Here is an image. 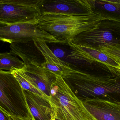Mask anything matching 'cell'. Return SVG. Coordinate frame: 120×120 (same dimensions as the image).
<instances>
[{
  "label": "cell",
  "mask_w": 120,
  "mask_h": 120,
  "mask_svg": "<svg viewBox=\"0 0 120 120\" xmlns=\"http://www.w3.org/2000/svg\"><path fill=\"white\" fill-rule=\"evenodd\" d=\"M44 0H0V23L7 24L32 22L41 15Z\"/></svg>",
  "instance_id": "obj_5"
},
{
  "label": "cell",
  "mask_w": 120,
  "mask_h": 120,
  "mask_svg": "<svg viewBox=\"0 0 120 120\" xmlns=\"http://www.w3.org/2000/svg\"><path fill=\"white\" fill-rule=\"evenodd\" d=\"M49 103L58 120H96L61 75H56Z\"/></svg>",
  "instance_id": "obj_3"
},
{
  "label": "cell",
  "mask_w": 120,
  "mask_h": 120,
  "mask_svg": "<svg viewBox=\"0 0 120 120\" xmlns=\"http://www.w3.org/2000/svg\"><path fill=\"white\" fill-rule=\"evenodd\" d=\"M10 52L21 58L25 65L42 66L44 58L33 40L10 44Z\"/></svg>",
  "instance_id": "obj_13"
},
{
  "label": "cell",
  "mask_w": 120,
  "mask_h": 120,
  "mask_svg": "<svg viewBox=\"0 0 120 120\" xmlns=\"http://www.w3.org/2000/svg\"><path fill=\"white\" fill-rule=\"evenodd\" d=\"M80 99L96 120H120V101L99 97Z\"/></svg>",
  "instance_id": "obj_9"
},
{
  "label": "cell",
  "mask_w": 120,
  "mask_h": 120,
  "mask_svg": "<svg viewBox=\"0 0 120 120\" xmlns=\"http://www.w3.org/2000/svg\"><path fill=\"white\" fill-rule=\"evenodd\" d=\"M71 50L70 57L71 59L83 61L87 64L92 61H97L120 69V63L108 56L101 50L84 46L68 43Z\"/></svg>",
  "instance_id": "obj_11"
},
{
  "label": "cell",
  "mask_w": 120,
  "mask_h": 120,
  "mask_svg": "<svg viewBox=\"0 0 120 120\" xmlns=\"http://www.w3.org/2000/svg\"><path fill=\"white\" fill-rule=\"evenodd\" d=\"M33 41L43 56L44 62L41 65L43 68L56 75L61 76L72 69L69 63L61 60L55 55L44 40L34 38Z\"/></svg>",
  "instance_id": "obj_12"
},
{
  "label": "cell",
  "mask_w": 120,
  "mask_h": 120,
  "mask_svg": "<svg viewBox=\"0 0 120 120\" xmlns=\"http://www.w3.org/2000/svg\"><path fill=\"white\" fill-rule=\"evenodd\" d=\"M71 42L98 50L101 47L120 44V23L102 20L96 29L80 34Z\"/></svg>",
  "instance_id": "obj_6"
},
{
  "label": "cell",
  "mask_w": 120,
  "mask_h": 120,
  "mask_svg": "<svg viewBox=\"0 0 120 120\" xmlns=\"http://www.w3.org/2000/svg\"><path fill=\"white\" fill-rule=\"evenodd\" d=\"M50 120H56V117L55 113L53 112L51 115V118Z\"/></svg>",
  "instance_id": "obj_21"
},
{
  "label": "cell",
  "mask_w": 120,
  "mask_h": 120,
  "mask_svg": "<svg viewBox=\"0 0 120 120\" xmlns=\"http://www.w3.org/2000/svg\"><path fill=\"white\" fill-rule=\"evenodd\" d=\"M0 120H10L9 115L0 106Z\"/></svg>",
  "instance_id": "obj_20"
},
{
  "label": "cell",
  "mask_w": 120,
  "mask_h": 120,
  "mask_svg": "<svg viewBox=\"0 0 120 120\" xmlns=\"http://www.w3.org/2000/svg\"><path fill=\"white\" fill-rule=\"evenodd\" d=\"M24 90L27 105L36 120H50L53 112L49 101L28 91Z\"/></svg>",
  "instance_id": "obj_14"
},
{
  "label": "cell",
  "mask_w": 120,
  "mask_h": 120,
  "mask_svg": "<svg viewBox=\"0 0 120 120\" xmlns=\"http://www.w3.org/2000/svg\"><path fill=\"white\" fill-rule=\"evenodd\" d=\"M94 13L120 23V0H90Z\"/></svg>",
  "instance_id": "obj_15"
},
{
  "label": "cell",
  "mask_w": 120,
  "mask_h": 120,
  "mask_svg": "<svg viewBox=\"0 0 120 120\" xmlns=\"http://www.w3.org/2000/svg\"><path fill=\"white\" fill-rule=\"evenodd\" d=\"M38 19L30 22L13 24L0 23V41L11 44L36 38L48 43L64 44L49 33L37 27Z\"/></svg>",
  "instance_id": "obj_7"
},
{
  "label": "cell",
  "mask_w": 120,
  "mask_h": 120,
  "mask_svg": "<svg viewBox=\"0 0 120 120\" xmlns=\"http://www.w3.org/2000/svg\"><path fill=\"white\" fill-rule=\"evenodd\" d=\"M9 118L10 120H36L32 115L29 110V114L27 116L22 117L20 116H12L9 115Z\"/></svg>",
  "instance_id": "obj_19"
},
{
  "label": "cell",
  "mask_w": 120,
  "mask_h": 120,
  "mask_svg": "<svg viewBox=\"0 0 120 120\" xmlns=\"http://www.w3.org/2000/svg\"><path fill=\"white\" fill-rule=\"evenodd\" d=\"M56 120H58V119H56Z\"/></svg>",
  "instance_id": "obj_22"
},
{
  "label": "cell",
  "mask_w": 120,
  "mask_h": 120,
  "mask_svg": "<svg viewBox=\"0 0 120 120\" xmlns=\"http://www.w3.org/2000/svg\"><path fill=\"white\" fill-rule=\"evenodd\" d=\"M16 71L44 94L49 98L50 96L51 89L56 80V75L48 71L42 66H25L22 69Z\"/></svg>",
  "instance_id": "obj_10"
},
{
  "label": "cell",
  "mask_w": 120,
  "mask_h": 120,
  "mask_svg": "<svg viewBox=\"0 0 120 120\" xmlns=\"http://www.w3.org/2000/svg\"><path fill=\"white\" fill-rule=\"evenodd\" d=\"M40 8L41 15L50 13L83 15L94 14L90 0H44Z\"/></svg>",
  "instance_id": "obj_8"
},
{
  "label": "cell",
  "mask_w": 120,
  "mask_h": 120,
  "mask_svg": "<svg viewBox=\"0 0 120 120\" xmlns=\"http://www.w3.org/2000/svg\"><path fill=\"white\" fill-rule=\"evenodd\" d=\"M102 20L96 13L80 15L45 13L39 18L36 27L68 45L80 34L96 29Z\"/></svg>",
  "instance_id": "obj_1"
},
{
  "label": "cell",
  "mask_w": 120,
  "mask_h": 120,
  "mask_svg": "<svg viewBox=\"0 0 120 120\" xmlns=\"http://www.w3.org/2000/svg\"><path fill=\"white\" fill-rule=\"evenodd\" d=\"M11 72L14 75L16 79L18 81L23 90L28 91L34 94H37L41 97L44 98L49 101V98L44 93L41 91L38 88L30 83L28 80L20 74L15 70V69Z\"/></svg>",
  "instance_id": "obj_17"
},
{
  "label": "cell",
  "mask_w": 120,
  "mask_h": 120,
  "mask_svg": "<svg viewBox=\"0 0 120 120\" xmlns=\"http://www.w3.org/2000/svg\"><path fill=\"white\" fill-rule=\"evenodd\" d=\"M75 86L83 98L120 96V69L101 63L94 70L80 73Z\"/></svg>",
  "instance_id": "obj_2"
},
{
  "label": "cell",
  "mask_w": 120,
  "mask_h": 120,
  "mask_svg": "<svg viewBox=\"0 0 120 120\" xmlns=\"http://www.w3.org/2000/svg\"><path fill=\"white\" fill-rule=\"evenodd\" d=\"M99 50L120 63V44L101 47Z\"/></svg>",
  "instance_id": "obj_18"
},
{
  "label": "cell",
  "mask_w": 120,
  "mask_h": 120,
  "mask_svg": "<svg viewBox=\"0 0 120 120\" xmlns=\"http://www.w3.org/2000/svg\"><path fill=\"white\" fill-rule=\"evenodd\" d=\"M0 106L12 116L29 114L24 90L11 71L0 70Z\"/></svg>",
  "instance_id": "obj_4"
},
{
  "label": "cell",
  "mask_w": 120,
  "mask_h": 120,
  "mask_svg": "<svg viewBox=\"0 0 120 120\" xmlns=\"http://www.w3.org/2000/svg\"><path fill=\"white\" fill-rule=\"evenodd\" d=\"M25 66L22 61L10 52L0 53V70L12 71L15 69H22Z\"/></svg>",
  "instance_id": "obj_16"
}]
</instances>
